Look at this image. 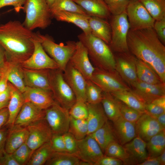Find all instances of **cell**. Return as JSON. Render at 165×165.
<instances>
[{
  "instance_id": "cell-1",
  "label": "cell",
  "mask_w": 165,
  "mask_h": 165,
  "mask_svg": "<svg viewBox=\"0 0 165 165\" xmlns=\"http://www.w3.org/2000/svg\"><path fill=\"white\" fill-rule=\"evenodd\" d=\"M127 43L129 52L148 64L165 83V47L153 28L130 29Z\"/></svg>"
},
{
  "instance_id": "cell-2",
  "label": "cell",
  "mask_w": 165,
  "mask_h": 165,
  "mask_svg": "<svg viewBox=\"0 0 165 165\" xmlns=\"http://www.w3.org/2000/svg\"><path fill=\"white\" fill-rule=\"evenodd\" d=\"M36 36L18 20L0 24V45L8 62L20 65L34 51L33 40Z\"/></svg>"
},
{
  "instance_id": "cell-3",
  "label": "cell",
  "mask_w": 165,
  "mask_h": 165,
  "mask_svg": "<svg viewBox=\"0 0 165 165\" xmlns=\"http://www.w3.org/2000/svg\"><path fill=\"white\" fill-rule=\"evenodd\" d=\"M78 37L86 48L95 67L108 71L115 70V56L108 45L91 34L82 32Z\"/></svg>"
},
{
  "instance_id": "cell-4",
  "label": "cell",
  "mask_w": 165,
  "mask_h": 165,
  "mask_svg": "<svg viewBox=\"0 0 165 165\" xmlns=\"http://www.w3.org/2000/svg\"><path fill=\"white\" fill-rule=\"evenodd\" d=\"M23 10L25 17L22 24L30 30L45 29L51 24L52 18L46 0H26Z\"/></svg>"
},
{
  "instance_id": "cell-5",
  "label": "cell",
  "mask_w": 165,
  "mask_h": 165,
  "mask_svg": "<svg viewBox=\"0 0 165 165\" xmlns=\"http://www.w3.org/2000/svg\"><path fill=\"white\" fill-rule=\"evenodd\" d=\"M37 38L43 49L58 64L59 68L64 70L76 48V42L69 41L65 45L56 43L49 35L37 32Z\"/></svg>"
},
{
  "instance_id": "cell-6",
  "label": "cell",
  "mask_w": 165,
  "mask_h": 165,
  "mask_svg": "<svg viewBox=\"0 0 165 165\" xmlns=\"http://www.w3.org/2000/svg\"><path fill=\"white\" fill-rule=\"evenodd\" d=\"M49 79L50 90L55 101L69 111L76 98L64 77L63 71L59 68L49 70Z\"/></svg>"
},
{
  "instance_id": "cell-7",
  "label": "cell",
  "mask_w": 165,
  "mask_h": 165,
  "mask_svg": "<svg viewBox=\"0 0 165 165\" xmlns=\"http://www.w3.org/2000/svg\"><path fill=\"white\" fill-rule=\"evenodd\" d=\"M111 38L109 45L113 52L116 53L129 52L127 36L130 29L126 11L110 17Z\"/></svg>"
},
{
  "instance_id": "cell-8",
  "label": "cell",
  "mask_w": 165,
  "mask_h": 165,
  "mask_svg": "<svg viewBox=\"0 0 165 165\" xmlns=\"http://www.w3.org/2000/svg\"><path fill=\"white\" fill-rule=\"evenodd\" d=\"M91 80L104 92L112 93L130 90L116 70L108 71L95 67Z\"/></svg>"
},
{
  "instance_id": "cell-9",
  "label": "cell",
  "mask_w": 165,
  "mask_h": 165,
  "mask_svg": "<svg viewBox=\"0 0 165 165\" xmlns=\"http://www.w3.org/2000/svg\"><path fill=\"white\" fill-rule=\"evenodd\" d=\"M130 29L153 28L155 20L139 0H130L126 9Z\"/></svg>"
},
{
  "instance_id": "cell-10",
  "label": "cell",
  "mask_w": 165,
  "mask_h": 165,
  "mask_svg": "<svg viewBox=\"0 0 165 165\" xmlns=\"http://www.w3.org/2000/svg\"><path fill=\"white\" fill-rule=\"evenodd\" d=\"M44 118L53 134H63L68 131L70 119L69 111L57 102L45 110Z\"/></svg>"
},
{
  "instance_id": "cell-11",
  "label": "cell",
  "mask_w": 165,
  "mask_h": 165,
  "mask_svg": "<svg viewBox=\"0 0 165 165\" xmlns=\"http://www.w3.org/2000/svg\"><path fill=\"white\" fill-rule=\"evenodd\" d=\"M33 42L34 48L33 53L29 58L21 64L20 66L24 68L35 70L59 68L58 64L43 49L37 38V34Z\"/></svg>"
},
{
  "instance_id": "cell-12",
  "label": "cell",
  "mask_w": 165,
  "mask_h": 165,
  "mask_svg": "<svg viewBox=\"0 0 165 165\" xmlns=\"http://www.w3.org/2000/svg\"><path fill=\"white\" fill-rule=\"evenodd\" d=\"M130 91L145 105L165 96V83L150 84L138 79L130 86Z\"/></svg>"
},
{
  "instance_id": "cell-13",
  "label": "cell",
  "mask_w": 165,
  "mask_h": 165,
  "mask_svg": "<svg viewBox=\"0 0 165 165\" xmlns=\"http://www.w3.org/2000/svg\"><path fill=\"white\" fill-rule=\"evenodd\" d=\"M27 127L28 134L26 143L32 154L37 148L50 141L53 134L45 118Z\"/></svg>"
},
{
  "instance_id": "cell-14",
  "label": "cell",
  "mask_w": 165,
  "mask_h": 165,
  "mask_svg": "<svg viewBox=\"0 0 165 165\" xmlns=\"http://www.w3.org/2000/svg\"><path fill=\"white\" fill-rule=\"evenodd\" d=\"M77 151L75 155L81 160L95 165L104 156L99 145L90 135L77 140Z\"/></svg>"
},
{
  "instance_id": "cell-15",
  "label": "cell",
  "mask_w": 165,
  "mask_h": 165,
  "mask_svg": "<svg viewBox=\"0 0 165 165\" xmlns=\"http://www.w3.org/2000/svg\"><path fill=\"white\" fill-rule=\"evenodd\" d=\"M115 55V70L129 86L138 80L135 57L129 52Z\"/></svg>"
},
{
  "instance_id": "cell-16",
  "label": "cell",
  "mask_w": 165,
  "mask_h": 165,
  "mask_svg": "<svg viewBox=\"0 0 165 165\" xmlns=\"http://www.w3.org/2000/svg\"><path fill=\"white\" fill-rule=\"evenodd\" d=\"M69 62L86 80H91L95 67L90 60L86 48L79 41L76 42L75 50Z\"/></svg>"
},
{
  "instance_id": "cell-17",
  "label": "cell",
  "mask_w": 165,
  "mask_h": 165,
  "mask_svg": "<svg viewBox=\"0 0 165 165\" xmlns=\"http://www.w3.org/2000/svg\"><path fill=\"white\" fill-rule=\"evenodd\" d=\"M64 77L73 92L76 100L86 102L85 90L86 80L69 62L63 72Z\"/></svg>"
},
{
  "instance_id": "cell-18",
  "label": "cell",
  "mask_w": 165,
  "mask_h": 165,
  "mask_svg": "<svg viewBox=\"0 0 165 165\" xmlns=\"http://www.w3.org/2000/svg\"><path fill=\"white\" fill-rule=\"evenodd\" d=\"M136 136L146 142L163 129L156 118L145 112L135 123Z\"/></svg>"
},
{
  "instance_id": "cell-19",
  "label": "cell",
  "mask_w": 165,
  "mask_h": 165,
  "mask_svg": "<svg viewBox=\"0 0 165 165\" xmlns=\"http://www.w3.org/2000/svg\"><path fill=\"white\" fill-rule=\"evenodd\" d=\"M25 101L29 102L45 110L56 102L51 90L26 86L22 93Z\"/></svg>"
},
{
  "instance_id": "cell-20",
  "label": "cell",
  "mask_w": 165,
  "mask_h": 165,
  "mask_svg": "<svg viewBox=\"0 0 165 165\" xmlns=\"http://www.w3.org/2000/svg\"><path fill=\"white\" fill-rule=\"evenodd\" d=\"M45 110L25 101L18 115L14 125L27 127L44 119Z\"/></svg>"
},
{
  "instance_id": "cell-21",
  "label": "cell",
  "mask_w": 165,
  "mask_h": 165,
  "mask_svg": "<svg viewBox=\"0 0 165 165\" xmlns=\"http://www.w3.org/2000/svg\"><path fill=\"white\" fill-rule=\"evenodd\" d=\"M123 146L129 155L127 165H138L148 157L146 142L138 136Z\"/></svg>"
},
{
  "instance_id": "cell-22",
  "label": "cell",
  "mask_w": 165,
  "mask_h": 165,
  "mask_svg": "<svg viewBox=\"0 0 165 165\" xmlns=\"http://www.w3.org/2000/svg\"><path fill=\"white\" fill-rule=\"evenodd\" d=\"M112 122L115 136L121 145H123L137 136L135 123L126 120L121 116Z\"/></svg>"
},
{
  "instance_id": "cell-23",
  "label": "cell",
  "mask_w": 165,
  "mask_h": 165,
  "mask_svg": "<svg viewBox=\"0 0 165 165\" xmlns=\"http://www.w3.org/2000/svg\"><path fill=\"white\" fill-rule=\"evenodd\" d=\"M22 68L26 86L50 90L49 69L35 70Z\"/></svg>"
},
{
  "instance_id": "cell-24",
  "label": "cell",
  "mask_w": 165,
  "mask_h": 165,
  "mask_svg": "<svg viewBox=\"0 0 165 165\" xmlns=\"http://www.w3.org/2000/svg\"><path fill=\"white\" fill-rule=\"evenodd\" d=\"M86 104L88 113L86 120L88 128V135H89L101 127L108 120V119L101 103L96 104L86 103Z\"/></svg>"
},
{
  "instance_id": "cell-25",
  "label": "cell",
  "mask_w": 165,
  "mask_h": 165,
  "mask_svg": "<svg viewBox=\"0 0 165 165\" xmlns=\"http://www.w3.org/2000/svg\"><path fill=\"white\" fill-rule=\"evenodd\" d=\"M5 146V151L12 154L27 140L28 131L27 127L16 125L9 127Z\"/></svg>"
},
{
  "instance_id": "cell-26",
  "label": "cell",
  "mask_w": 165,
  "mask_h": 165,
  "mask_svg": "<svg viewBox=\"0 0 165 165\" xmlns=\"http://www.w3.org/2000/svg\"><path fill=\"white\" fill-rule=\"evenodd\" d=\"M90 16L110 18L111 13L104 0H73Z\"/></svg>"
},
{
  "instance_id": "cell-27",
  "label": "cell",
  "mask_w": 165,
  "mask_h": 165,
  "mask_svg": "<svg viewBox=\"0 0 165 165\" xmlns=\"http://www.w3.org/2000/svg\"><path fill=\"white\" fill-rule=\"evenodd\" d=\"M90 16L78 13L60 11L56 12L51 15L58 21L72 23L81 29L86 34H91L88 19Z\"/></svg>"
},
{
  "instance_id": "cell-28",
  "label": "cell",
  "mask_w": 165,
  "mask_h": 165,
  "mask_svg": "<svg viewBox=\"0 0 165 165\" xmlns=\"http://www.w3.org/2000/svg\"><path fill=\"white\" fill-rule=\"evenodd\" d=\"M88 23L91 34L109 45L111 38L110 23L106 19L94 16H90Z\"/></svg>"
},
{
  "instance_id": "cell-29",
  "label": "cell",
  "mask_w": 165,
  "mask_h": 165,
  "mask_svg": "<svg viewBox=\"0 0 165 165\" xmlns=\"http://www.w3.org/2000/svg\"><path fill=\"white\" fill-rule=\"evenodd\" d=\"M25 102L22 93L13 86L7 107L8 119L5 126L9 127L14 125L15 119Z\"/></svg>"
},
{
  "instance_id": "cell-30",
  "label": "cell",
  "mask_w": 165,
  "mask_h": 165,
  "mask_svg": "<svg viewBox=\"0 0 165 165\" xmlns=\"http://www.w3.org/2000/svg\"><path fill=\"white\" fill-rule=\"evenodd\" d=\"M89 135L96 141L103 153L107 147L110 143L114 141H117L112 126L108 120L101 127Z\"/></svg>"
},
{
  "instance_id": "cell-31",
  "label": "cell",
  "mask_w": 165,
  "mask_h": 165,
  "mask_svg": "<svg viewBox=\"0 0 165 165\" xmlns=\"http://www.w3.org/2000/svg\"><path fill=\"white\" fill-rule=\"evenodd\" d=\"M135 64L138 80L150 84L163 83L156 73L148 64L136 57Z\"/></svg>"
},
{
  "instance_id": "cell-32",
  "label": "cell",
  "mask_w": 165,
  "mask_h": 165,
  "mask_svg": "<svg viewBox=\"0 0 165 165\" xmlns=\"http://www.w3.org/2000/svg\"><path fill=\"white\" fill-rule=\"evenodd\" d=\"M101 103L108 119L112 121L121 116V101L111 93L103 92Z\"/></svg>"
},
{
  "instance_id": "cell-33",
  "label": "cell",
  "mask_w": 165,
  "mask_h": 165,
  "mask_svg": "<svg viewBox=\"0 0 165 165\" xmlns=\"http://www.w3.org/2000/svg\"><path fill=\"white\" fill-rule=\"evenodd\" d=\"M8 63V81L20 92L23 93L26 86L24 81L23 68L19 64L9 62Z\"/></svg>"
},
{
  "instance_id": "cell-34",
  "label": "cell",
  "mask_w": 165,
  "mask_h": 165,
  "mask_svg": "<svg viewBox=\"0 0 165 165\" xmlns=\"http://www.w3.org/2000/svg\"><path fill=\"white\" fill-rule=\"evenodd\" d=\"M111 93L128 106L141 112H146L145 105L140 101L130 90L118 91Z\"/></svg>"
},
{
  "instance_id": "cell-35",
  "label": "cell",
  "mask_w": 165,
  "mask_h": 165,
  "mask_svg": "<svg viewBox=\"0 0 165 165\" xmlns=\"http://www.w3.org/2000/svg\"><path fill=\"white\" fill-rule=\"evenodd\" d=\"M148 157L159 156L165 150V129L152 137L146 142Z\"/></svg>"
},
{
  "instance_id": "cell-36",
  "label": "cell",
  "mask_w": 165,
  "mask_h": 165,
  "mask_svg": "<svg viewBox=\"0 0 165 165\" xmlns=\"http://www.w3.org/2000/svg\"><path fill=\"white\" fill-rule=\"evenodd\" d=\"M54 152L50 141L33 152L26 165H44Z\"/></svg>"
},
{
  "instance_id": "cell-37",
  "label": "cell",
  "mask_w": 165,
  "mask_h": 165,
  "mask_svg": "<svg viewBox=\"0 0 165 165\" xmlns=\"http://www.w3.org/2000/svg\"><path fill=\"white\" fill-rule=\"evenodd\" d=\"M80 160L75 154L54 152L45 163L46 165H79Z\"/></svg>"
},
{
  "instance_id": "cell-38",
  "label": "cell",
  "mask_w": 165,
  "mask_h": 165,
  "mask_svg": "<svg viewBox=\"0 0 165 165\" xmlns=\"http://www.w3.org/2000/svg\"><path fill=\"white\" fill-rule=\"evenodd\" d=\"M50 11L51 16L53 13L60 11L75 12L88 15L73 0H55L50 7Z\"/></svg>"
},
{
  "instance_id": "cell-39",
  "label": "cell",
  "mask_w": 165,
  "mask_h": 165,
  "mask_svg": "<svg viewBox=\"0 0 165 165\" xmlns=\"http://www.w3.org/2000/svg\"><path fill=\"white\" fill-rule=\"evenodd\" d=\"M139 0L155 20L165 17V0Z\"/></svg>"
},
{
  "instance_id": "cell-40",
  "label": "cell",
  "mask_w": 165,
  "mask_h": 165,
  "mask_svg": "<svg viewBox=\"0 0 165 165\" xmlns=\"http://www.w3.org/2000/svg\"><path fill=\"white\" fill-rule=\"evenodd\" d=\"M68 132L77 140L83 138L88 135V133L86 120L76 119L70 116Z\"/></svg>"
},
{
  "instance_id": "cell-41",
  "label": "cell",
  "mask_w": 165,
  "mask_h": 165,
  "mask_svg": "<svg viewBox=\"0 0 165 165\" xmlns=\"http://www.w3.org/2000/svg\"><path fill=\"white\" fill-rule=\"evenodd\" d=\"M104 155L121 160L123 165H127L129 155L124 147L117 141L110 143L106 148Z\"/></svg>"
},
{
  "instance_id": "cell-42",
  "label": "cell",
  "mask_w": 165,
  "mask_h": 165,
  "mask_svg": "<svg viewBox=\"0 0 165 165\" xmlns=\"http://www.w3.org/2000/svg\"><path fill=\"white\" fill-rule=\"evenodd\" d=\"M103 91L90 80H86L85 94L86 102L91 104L101 103Z\"/></svg>"
},
{
  "instance_id": "cell-43",
  "label": "cell",
  "mask_w": 165,
  "mask_h": 165,
  "mask_svg": "<svg viewBox=\"0 0 165 165\" xmlns=\"http://www.w3.org/2000/svg\"><path fill=\"white\" fill-rule=\"evenodd\" d=\"M69 113L70 116L75 119L86 120L88 113L86 102L81 100H76L69 110Z\"/></svg>"
},
{
  "instance_id": "cell-44",
  "label": "cell",
  "mask_w": 165,
  "mask_h": 165,
  "mask_svg": "<svg viewBox=\"0 0 165 165\" xmlns=\"http://www.w3.org/2000/svg\"><path fill=\"white\" fill-rule=\"evenodd\" d=\"M146 112L155 117L165 112V96L145 105Z\"/></svg>"
},
{
  "instance_id": "cell-45",
  "label": "cell",
  "mask_w": 165,
  "mask_h": 165,
  "mask_svg": "<svg viewBox=\"0 0 165 165\" xmlns=\"http://www.w3.org/2000/svg\"><path fill=\"white\" fill-rule=\"evenodd\" d=\"M12 154L20 165H26L31 155L32 152L26 143H25Z\"/></svg>"
},
{
  "instance_id": "cell-46",
  "label": "cell",
  "mask_w": 165,
  "mask_h": 165,
  "mask_svg": "<svg viewBox=\"0 0 165 165\" xmlns=\"http://www.w3.org/2000/svg\"><path fill=\"white\" fill-rule=\"evenodd\" d=\"M112 15H119L126 11L130 0H104Z\"/></svg>"
},
{
  "instance_id": "cell-47",
  "label": "cell",
  "mask_w": 165,
  "mask_h": 165,
  "mask_svg": "<svg viewBox=\"0 0 165 165\" xmlns=\"http://www.w3.org/2000/svg\"><path fill=\"white\" fill-rule=\"evenodd\" d=\"M120 112L121 116L123 118L134 123H135L144 113L128 106L121 101Z\"/></svg>"
},
{
  "instance_id": "cell-48",
  "label": "cell",
  "mask_w": 165,
  "mask_h": 165,
  "mask_svg": "<svg viewBox=\"0 0 165 165\" xmlns=\"http://www.w3.org/2000/svg\"><path fill=\"white\" fill-rule=\"evenodd\" d=\"M63 136L66 152L75 155L77 151V140L68 132L63 134Z\"/></svg>"
},
{
  "instance_id": "cell-49",
  "label": "cell",
  "mask_w": 165,
  "mask_h": 165,
  "mask_svg": "<svg viewBox=\"0 0 165 165\" xmlns=\"http://www.w3.org/2000/svg\"><path fill=\"white\" fill-rule=\"evenodd\" d=\"M51 147L55 152H66L63 134H53L50 140Z\"/></svg>"
},
{
  "instance_id": "cell-50",
  "label": "cell",
  "mask_w": 165,
  "mask_h": 165,
  "mask_svg": "<svg viewBox=\"0 0 165 165\" xmlns=\"http://www.w3.org/2000/svg\"><path fill=\"white\" fill-rule=\"evenodd\" d=\"M153 28L162 43H165V17L155 21Z\"/></svg>"
},
{
  "instance_id": "cell-51",
  "label": "cell",
  "mask_w": 165,
  "mask_h": 165,
  "mask_svg": "<svg viewBox=\"0 0 165 165\" xmlns=\"http://www.w3.org/2000/svg\"><path fill=\"white\" fill-rule=\"evenodd\" d=\"M26 0H0V9L7 6H12L15 11L19 13L23 9Z\"/></svg>"
},
{
  "instance_id": "cell-52",
  "label": "cell",
  "mask_w": 165,
  "mask_h": 165,
  "mask_svg": "<svg viewBox=\"0 0 165 165\" xmlns=\"http://www.w3.org/2000/svg\"><path fill=\"white\" fill-rule=\"evenodd\" d=\"M123 163L121 160L111 156H104L95 165H122Z\"/></svg>"
},
{
  "instance_id": "cell-53",
  "label": "cell",
  "mask_w": 165,
  "mask_h": 165,
  "mask_svg": "<svg viewBox=\"0 0 165 165\" xmlns=\"http://www.w3.org/2000/svg\"><path fill=\"white\" fill-rule=\"evenodd\" d=\"M5 127L0 128V157L6 151L5 146L9 132V127L5 126Z\"/></svg>"
},
{
  "instance_id": "cell-54",
  "label": "cell",
  "mask_w": 165,
  "mask_h": 165,
  "mask_svg": "<svg viewBox=\"0 0 165 165\" xmlns=\"http://www.w3.org/2000/svg\"><path fill=\"white\" fill-rule=\"evenodd\" d=\"M0 165H20L14 158L12 154L6 151L0 157Z\"/></svg>"
},
{
  "instance_id": "cell-55",
  "label": "cell",
  "mask_w": 165,
  "mask_h": 165,
  "mask_svg": "<svg viewBox=\"0 0 165 165\" xmlns=\"http://www.w3.org/2000/svg\"><path fill=\"white\" fill-rule=\"evenodd\" d=\"M8 64L5 52L0 45V75L1 76L7 70Z\"/></svg>"
},
{
  "instance_id": "cell-56",
  "label": "cell",
  "mask_w": 165,
  "mask_h": 165,
  "mask_svg": "<svg viewBox=\"0 0 165 165\" xmlns=\"http://www.w3.org/2000/svg\"><path fill=\"white\" fill-rule=\"evenodd\" d=\"M13 86L8 82L7 88L0 93V102H9L11 95Z\"/></svg>"
},
{
  "instance_id": "cell-57",
  "label": "cell",
  "mask_w": 165,
  "mask_h": 165,
  "mask_svg": "<svg viewBox=\"0 0 165 165\" xmlns=\"http://www.w3.org/2000/svg\"><path fill=\"white\" fill-rule=\"evenodd\" d=\"M9 113L7 107L0 109V128L4 126L8 120Z\"/></svg>"
},
{
  "instance_id": "cell-58",
  "label": "cell",
  "mask_w": 165,
  "mask_h": 165,
  "mask_svg": "<svg viewBox=\"0 0 165 165\" xmlns=\"http://www.w3.org/2000/svg\"><path fill=\"white\" fill-rule=\"evenodd\" d=\"M8 68L7 70L1 76L0 79V93L5 90L7 87L8 83Z\"/></svg>"
},
{
  "instance_id": "cell-59",
  "label": "cell",
  "mask_w": 165,
  "mask_h": 165,
  "mask_svg": "<svg viewBox=\"0 0 165 165\" xmlns=\"http://www.w3.org/2000/svg\"><path fill=\"white\" fill-rule=\"evenodd\" d=\"M138 165H160V163L158 156L148 157L145 161Z\"/></svg>"
},
{
  "instance_id": "cell-60",
  "label": "cell",
  "mask_w": 165,
  "mask_h": 165,
  "mask_svg": "<svg viewBox=\"0 0 165 165\" xmlns=\"http://www.w3.org/2000/svg\"><path fill=\"white\" fill-rule=\"evenodd\" d=\"M161 126L165 129V112L154 117Z\"/></svg>"
},
{
  "instance_id": "cell-61",
  "label": "cell",
  "mask_w": 165,
  "mask_h": 165,
  "mask_svg": "<svg viewBox=\"0 0 165 165\" xmlns=\"http://www.w3.org/2000/svg\"><path fill=\"white\" fill-rule=\"evenodd\" d=\"M160 162V165H165V150L158 156Z\"/></svg>"
},
{
  "instance_id": "cell-62",
  "label": "cell",
  "mask_w": 165,
  "mask_h": 165,
  "mask_svg": "<svg viewBox=\"0 0 165 165\" xmlns=\"http://www.w3.org/2000/svg\"><path fill=\"white\" fill-rule=\"evenodd\" d=\"M9 102H0V109L3 108L7 107Z\"/></svg>"
},
{
  "instance_id": "cell-63",
  "label": "cell",
  "mask_w": 165,
  "mask_h": 165,
  "mask_svg": "<svg viewBox=\"0 0 165 165\" xmlns=\"http://www.w3.org/2000/svg\"><path fill=\"white\" fill-rule=\"evenodd\" d=\"M48 6L50 7L52 5L55 0H46Z\"/></svg>"
},
{
  "instance_id": "cell-64",
  "label": "cell",
  "mask_w": 165,
  "mask_h": 165,
  "mask_svg": "<svg viewBox=\"0 0 165 165\" xmlns=\"http://www.w3.org/2000/svg\"><path fill=\"white\" fill-rule=\"evenodd\" d=\"M1 77V76L0 75V79Z\"/></svg>"
}]
</instances>
